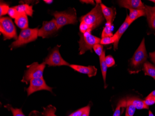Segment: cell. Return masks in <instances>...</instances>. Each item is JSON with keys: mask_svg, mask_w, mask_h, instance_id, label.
Listing matches in <instances>:
<instances>
[{"mask_svg": "<svg viewBox=\"0 0 155 116\" xmlns=\"http://www.w3.org/2000/svg\"><path fill=\"white\" fill-rule=\"evenodd\" d=\"M101 3H96L95 7L90 12L80 18V30L81 33L92 31L100 26L104 21Z\"/></svg>", "mask_w": 155, "mask_h": 116, "instance_id": "cell-1", "label": "cell"}, {"mask_svg": "<svg viewBox=\"0 0 155 116\" xmlns=\"http://www.w3.org/2000/svg\"><path fill=\"white\" fill-rule=\"evenodd\" d=\"M148 58L145 45V39L143 38L138 48L130 59V66L132 70V73L137 72L140 71L142 65L144 64Z\"/></svg>", "mask_w": 155, "mask_h": 116, "instance_id": "cell-2", "label": "cell"}, {"mask_svg": "<svg viewBox=\"0 0 155 116\" xmlns=\"http://www.w3.org/2000/svg\"><path fill=\"white\" fill-rule=\"evenodd\" d=\"M55 17L58 30L68 24H75L77 23L76 12L74 8L62 12L55 11L52 14Z\"/></svg>", "mask_w": 155, "mask_h": 116, "instance_id": "cell-3", "label": "cell"}, {"mask_svg": "<svg viewBox=\"0 0 155 116\" xmlns=\"http://www.w3.org/2000/svg\"><path fill=\"white\" fill-rule=\"evenodd\" d=\"M80 40L79 41L80 55L84 54L87 51H91L94 46L100 44L101 39L91 34V31H87L84 33L79 34Z\"/></svg>", "mask_w": 155, "mask_h": 116, "instance_id": "cell-4", "label": "cell"}, {"mask_svg": "<svg viewBox=\"0 0 155 116\" xmlns=\"http://www.w3.org/2000/svg\"><path fill=\"white\" fill-rule=\"evenodd\" d=\"M38 28H27L21 30L18 39L12 43L10 47L12 48H18L35 41L38 36Z\"/></svg>", "mask_w": 155, "mask_h": 116, "instance_id": "cell-5", "label": "cell"}, {"mask_svg": "<svg viewBox=\"0 0 155 116\" xmlns=\"http://www.w3.org/2000/svg\"><path fill=\"white\" fill-rule=\"evenodd\" d=\"M44 62L41 64L34 62L28 66V69L25 71L21 82L28 84L31 79L43 78V72L46 67Z\"/></svg>", "mask_w": 155, "mask_h": 116, "instance_id": "cell-6", "label": "cell"}, {"mask_svg": "<svg viewBox=\"0 0 155 116\" xmlns=\"http://www.w3.org/2000/svg\"><path fill=\"white\" fill-rule=\"evenodd\" d=\"M0 31L3 36L4 40L18 39L16 28L9 17H1L0 19Z\"/></svg>", "mask_w": 155, "mask_h": 116, "instance_id": "cell-7", "label": "cell"}, {"mask_svg": "<svg viewBox=\"0 0 155 116\" xmlns=\"http://www.w3.org/2000/svg\"><path fill=\"white\" fill-rule=\"evenodd\" d=\"M44 62L49 66L53 67L70 65L61 56L59 51V46H56L51 50L50 54L45 58Z\"/></svg>", "mask_w": 155, "mask_h": 116, "instance_id": "cell-8", "label": "cell"}, {"mask_svg": "<svg viewBox=\"0 0 155 116\" xmlns=\"http://www.w3.org/2000/svg\"><path fill=\"white\" fill-rule=\"evenodd\" d=\"M29 82V87L26 89L28 96L39 91L46 90L52 92L53 88L47 85L43 78L31 79Z\"/></svg>", "mask_w": 155, "mask_h": 116, "instance_id": "cell-9", "label": "cell"}, {"mask_svg": "<svg viewBox=\"0 0 155 116\" xmlns=\"http://www.w3.org/2000/svg\"><path fill=\"white\" fill-rule=\"evenodd\" d=\"M58 30L55 19L49 22H43L41 28L38 30V36L43 38H47Z\"/></svg>", "mask_w": 155, "mask_h": 116, "instance_id": "cell-10", "label": "cell"}, {"mask_svg": "<svg viewBox=\"0 0 155 116\" xmlns=\"http://www.w3.org/2000/svg\"><path fill=\"white\" fill-rule=\"evenodd\" d=\"M119 6L129 9H145L144 4L141 0H121L118 1Z\"/></svg>", "mask_w": 155, "mask_h": 116, "instance_id": "cell-11", "label": "cell"}, {"mask_svg": "<svg viewBox=\"0 0 155 116\" xmlns=\"http://www.w3.org/2000/svg\"><path fill=\"white\" fill-rule=\"evenodd\" d=\"M69 67L74 70L76 71L81 74H85L88 76L89 77H92L96 75L97 73V69L93 66H81L79 65H70Z\"/></svg>", "mask_w": 155, "mask_h": 116, "instance_id": "cell-12", "label": "cell"}, {"mask_svg": "<svg viewBox=\"0 0 155 116\" xmlns=\"http://www.w3.org/2000/svg\"><path fill=\"white\" fill-rule=\"evenodd\" d=\"M101 6L103 15L104 19L107 21V23L112 24L116 15L115 8H109L102 3L101 4Z\"/></svg>", "mask_w": 155, "mask_h": 116, "instance_id": "cell-13", "label": "cell"}, {"mask_svg": "<svg viewBox=\"0 0 155 116\" xmlns=\"http://www.w3.org/2000/svg\"><path fill=\"white\" fill-rule=\"evenodd\" d=\"M145 11L149 26L150 28L155 30V7L145 6Z\"/></svg>", "mask_w": 155, "mask_h": 116, "instance_id": "cell-14", "label": "cell"}, {"mask_svg": "<svg viewBox=\"0 0 155 116\" xmlns=\"http://www.w3.org/2000/svg\"><path fill=\"white\" fill-rule=\"evenodd\" d=\"M129 15H127L126 18L130 24L139 17L146 16L145 9H129Z\"/></svg>", "mask_w": 155, "mask_h": 116, "instance_id": "cell-15", "label": "cell"}, {"mask_svg": "<svg viewBox=\"0 0 155 116\" xmlns=\"http://www.w3.org/2000/svg\"><path fill=\"white\" fill-rule=\"evenodd\" d=\"M130 23L127 18H125V21L123 22L121 26L119 27L116 33H115V35H116L117 37V41L116 42L114 43V50H116L117 49V46H118V42H119V40L121 38L122 36L123 35L124 32L126 31V30L127 29L128 27H129L130 25Z\"/></svg>", "mask_w": 155, "mask_h": 116, "instance_id": "cell-16", "label": "cell"}, {"mask_svg": "<svg viewBox=\"0 0 155 116\" xmlns=\"http://www.w3.org/2000/svg\"><path fill=\"white\" fill-rule=\"evenodd\" d=\"M126 100L134 105L137 109H148L149 106H147L144 102V100L137 97L128 98Z\"/></svg>", "mask_w": 155, "mask_h": 116, "instance_id": "cell-17", "label": "cell"}, {"mask_svg": "<svg viewBox=\"0 0 155 116\" xmlns=\"http://www.w3.org/2000/svg\"><path fill=\"white\" fill-rule=\"evenodd\" d=\"M15 22L16 25L22 30L28 27V21L26 14H20L19 16L15 19Z\"/></svg>", "mask_w": 155, "mask_h": 116, "instance_id": "cell-18", "label": "cell"}, {"mask_svg": "<svg viewBox=\"0 0 155 116\" xmlns=\"http://www.w3.org/2000/svg\"><path fill=\"white\" fill-rule=\"evenodd\" d=\"M100 64H101V70L102 75L104 81V88H106L107 87L106 84V77H107V66L105 62V51H104L103 53L101 56L100 57Z\"/></svg>", "mask_w": 155, "mask_h": 116, "instance_id": "cell-19", "label": "cell"}, {"mask_svg": "<svg viewBox=\"0 0 155 116\" xmlns=\"http://www.w3.org/2000/svg\"><path fill=\"white\" fill-rule=\"evenodd\" d=\"M15 8L19 14H24L27 15L32 16L33 14V6L27 4H20L15 6Z\"/></svg>", "mask_w": 155, "mask_h": 116, "instance_id": "cell-20", "label": "cell"}, {"mask_svg": "<svg viewBox=\"0 0 155 116\" xmlns=\"http://www.w3.org/2000/svg\"><path fill=\"white\" fill-rule=\"evenodd\" d=\"M143 70L145 75L149 76L155 80V67L149 62H145L143 65Z\"/></svg>", "mask_w": 155, "mask_h": 116, "instance_id": "cell-21", "label": "cell"}, {"mask_svg": "<svg viewBox=\"0 0 155 116\" xmlns=\"http://www.w3.org/2000/svg\"><path fill=\"white\" fill-rule=\"evenodd\" d=\"M117 37L115 34L112 36L104 37L101 39L100 44L101 45H109V44L115 43L117 41Z\"/></svg>", "mask_w": 155, "mask_h": 116, "instance_id": "cell-22", "label": "cell"}, {"mask_svg": "<svg viewBox=\"0 0 155 116\" xmlns=\"http://www.w3.org/2000/svg\"><path fill=\"white\" fill-rule=\"evenodd\" d=\"M112 24L107 23L102 33V38L114 35L112 34Z\"/></svg>", "mask_w": 155, "mask_h": 116, "instance_id": "cell-23", "label": "cell"}, {"mask_svg": "<svg viewBox=\"0 0 155 116\" xmlns=\"http://www.w3.org/2000/svg\"><path fill=\"white\" fill-rule=\"evenodd\" d=\"M56 108L52 105H49L46 108H44V111L42 112L44 116H57L55 115Z\"/></svg>", "mask_w": 155, "mask_h": 116, "instance_id": "cell-24", "label": "cell"}, {"mask_svg": "<svg viewBox=\"0 0 155 116\" xmlns=\"http://www.w3.org/2000/svg\"><path fill=\"white\" fill-rule=\"evenodd\" d=\"M126 104H127L126 99H121L120 100L117 104V106L114 112V115L112 116H120L121 108L124 106L125 107L126 106Z\"/></svg>", "mask_w": 155, "mask_h": 116, "instance_id": "cell-25", "label": "cell"}, {"mask_svg": "<svg viewBox=\"0 0 155 116\" xmlns=\"http://www.w3.org/2000/svg\"><path fill=\"white\" fill-rule=\"evenodd\" d=\"M126 112H125V116H134V114L135 112L136 109V108L135 107L134 105L130 103V102H129L127 101V104H126Z\"/></svg>", "mask_w": 155, "mask_h": 116, "instance_id": "cell-26", "label": "cell"}, {"mask_svg": "<svg viewBox=\"0 0 155 116\" xmlns=\"http://www.w3.org/2000/svg\"><path fill=\"white\" fill-rule=\"evenodd\" d=\"M5 107L8 108L9 111H11L13 113V116H25L21 109L13 108L9 104L5 105Z\"/></svg>", "mask_w": 155, "mask_h": 116, "instance_id": "cell-27", "label": "cell"}, {"mask_svg": "<svg viewBox=\"0 0 155 116\" xmlns=\"http://www.w3.org/2000/svg\"><path fill=\"white\" fill-rule=\"evenodd\" d=\"M103 48V45L101 44H96L93 48L94 52L99 57L101 56L103 53L104 51Z\"/></svg>", "mask_w": 155, "mask_h": 116, "instance_id": "cell-28", "label": "cell"}, {"mask_svg": "<svg viewBox=\"0 0 155 116\" xmlns=\"http://www.w3.org/2000/svg\"><path fill=\"white\" fill-rule=\"evenodd\" d=\"M9 9V7L8 5L1 3V6H0V16L1 17H2L3 15H5L7 13H8Z\"/></svg>", "mask_w": 155, "mask_h": 116, "instance_id": "cell-29", "label": "cell"}, {"mask_svg": "<svg viewBox=\"0 0 155 116\" xmlns=\"http://www.w3.org/2000/svg\"><path fill=\"white\" fill-rule=\"evenodd\" d=\"M8 14L9 16L13 19H16L18 16H19V12L17 11V10L15 8V7H12L9 8V10L8 11Z\"/></svg>", "mask_w": 155, "mask_h": 116, "instance_id": "cell-30", "label": "cell"}, {"mask_svg": "<svg viewBox=\"0 0 155 116\" xmlns=\"http://www.w3.org/2000/svg\"><path fill=\"white\" fill-rule=\"evenodd\" d=\"M105 62H106L108 68H110V67L114 66L115 64V61L113 57L110 55H109L105 57Z\"/></svg>", "mask_w": 155, "mask_h": 116, "instance_id": "cell-31", "label": "cell"}, {"mask_svg": "<svg viewBox=\"0 0 155 116\" xmlns=\"http://www.w3.org/2000/svg\"><path fill=\"white\" fill-rule=\"evenodd\" d=\"M144 102L147 106L153 105L155 104V98L147 97L144 99Z\"/></svg>", "mask_w": 155, "mask_h": 116, "instance_id": "cell-32", "label": "cell"}, {"mask_svg": "<svg viewBox=\"0 0 155 116\" xmlns=\"http://www.w3.org/2000/svg\"><path fill=\"white\" fill-rule=\"evenodd\" d=\"M86 107H83V108H81L80 109L76 111L75 112H73L72 114H70L68 116H81L83 113L84 111L86 109Z\"/></svg>", "mask_w": 155, "mask_h": 116, "instance_id": "cell-33", "label": "cell"}, {"mask_svg": "<svg viewBox=\"0 0 155 116\" xmlns=\"http://www.w3.org/2000/svg\"><path fill=\"white\" fill-rule=\"evenodd\" d=\"M86 107V109L84 111L81 116H89L90 112V106L89 105H87Z\"/></svg>", "mask_w": 155, "mask_h": 116, "instance_id": "cell-34", "label": "cell"}, {"mask_svg": "<svg viewBox=\"0 0 155 116\" xmlns=\"http://www.w3.org/2000/svg\"><path fill=\"white\" fill-rule=\"evenodd\" d=\"M149 55L151 61L154 63L155 64V51L152 53H150Z\"/></svg>", "mask_w": 155, "mask_h": 116, "instance_id": "cell-35", "label": "cell"}, {"mask_svg": "<svg viewBox=\"0 0 155 116\" xmlns=\"http://www.w3.org/2000/svg\"><path fill=\"white\" fill-rule=\"evenodd\" d=\"M81 2L83 3H86L87 4H91L94 5V1H91V0H84V1H81Z\"/></svg>", "mask_w": 155, "mask_h": 116, "instance_id": "cell-36", "label": "cell"}, {"mask_svg": "<svg viewBox=\"0 0 155 116\" xmlns=\"http://www.w3.org/2000/svg\"><path fill=\"white\" fill-rule=\"evenodd\" d=\"M147 97L155 98V90L153 91L151 93H150V94H149V95H148Z\"/></svg>", "mask_w": 155, "mask_h": 116, "instance_id": "cell-37", "label": "cell"}, {"mask_svg": "<svg viewBox=\"0 0 155 116\" xmlns=\"http://www.w3.org/2000/svg\"><path fill=\"white\" fill-rule=\"evenodd\" d=\"M149 116H155L152 113V111H149Z\"/></svg>", "mask_w": 155, "mask_h": 116, "instance_id": "cell-38", "label": "cell"}, {"mask_svg": "<svg viewBox=\"0 0 155 116\" xmlns=\"http://www.w3.org/2000/svg\"><path fill=\"white\" fill-rule=\"evenodd\" d=\"M44 2H46V3H48V4H49V3H51L53 2V1H44Z\"/></svg>", "mask_w": 155, "mask_h": 116, "instance_id": "cell-39", "label": "cell"}, {"mask_svg": "<svg viewBox=\"0 0 155 116\" xmlns=\"http://www.w3.org/2000/svg\"><path fill=\"white\" fill-rule=\"evenodd\" d=\"M150 2H154L155 3V0H151V1H150Z\"/></svg>", "mask_w": 155, "mask_h": 116, "instance_id": "cell-40", "label": "cell"}, {"mask_svg": "<svg viewBox=\"0 0 155 116\" xmlns=\"http://www.w3.org/2000/svg\"><path fill=\"white\" fill-rule=\"evenodd\" d=\"M35 116H37V115H35Z\"/></svg>", "mask_w": 155, "mask_h": 116, "instance_id": "cell-41", "label": "cell"}, {"mask_svg": "<svg viewBox=\"0 0 155 116\" xmlns=\"http://www.w3.org/2000/svg\"></svg>", "mask_w": 155, "mask_h": 116, "instance_id": "cell-42", "label": "cell"}]
</instances>
